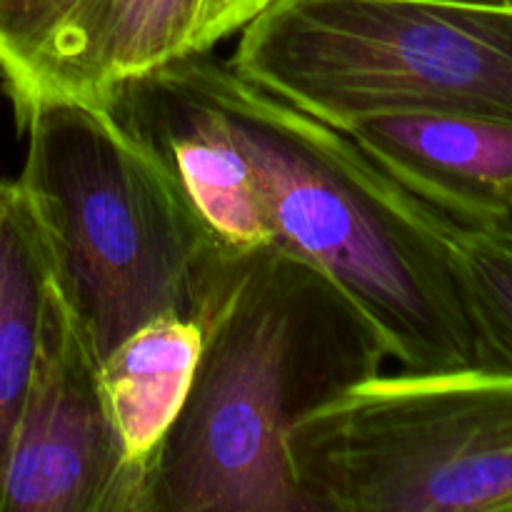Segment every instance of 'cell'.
Listing matches in <instances>:
<instances>
[{
  "label": "cell",
  "mask_w": 512,
  "mask_h": 512,
  "mask_svg": "<svg viewBox=\"0 0 512 512\" xmlns=\"http://www.w3.org/2000/svg\"><path fill=\"white\" fill-rule=\"evenodd\" d=\"M200 325L198 368L155 458L148 512H310L290 435L383 373V338L328 275L275 245L228 260Z\"/></svg>",
  "instance_id": "6da1fadb"
},
{
  "label": "cell",
  "mask_w": 512,
  "mask_h": 512,
  "mask_svg": "<svg viewBox=\"0 0 512 512\" xmlns=\"http://www.w3.org/2000/svg\"><path fill=\"white\" fill-rule=\"evenodd\" d=\"M243 143L275 248L328 275L408 373L490 368L453 245V223L378 168L343 130L185 55Z\"/></svg>",
  "instance_id": "7a4b0ae2"
},
{
  "label": "cell",
  "mask_w": 512,
  "mask_h": 512,
  "mask_svg": "<svg viewBox=\"0 0 512 512\" xmlns=\"http://www.w3.org/2000/svg\"><path fill=\"white\" fill-rule=\"evenodd\" d=\"M20 125L28 153L18 180L43 223L55 288L98 358L158 315L200 320L230 255L113 108L48 95Z\"/></svg>",
  "instance_id": "3957f363"
},
{
  "label": "cell",
  "mask_w": 512,
  "mask_h": 512,
  "mask_svg": "<svg viewBox=\"0 0 512 512\" xmlns=\"http://www.w3.org/2000/svg\"><path fill=\"white\" fill-rule=\"evenodd\" d=\"M228 63L333 128L388 110L512 118V5L273 0Z\"/></svg>",
  "instance_id": "277c9868"
},
{
  "label": "cell",
  "mask_w": 512,
  "mask_h": 512,
  "mask_svg": "<svg viewBox=\"0 0 512 512\" xmlns=\"http://www.w3.org/2000/svg\"><path fill=\"white\" fill-rule=\"evenodd\" d=\"M310 512H512V373L375 375L290 435Z\"/></svg>",
  "instance_id": "5b68a950"
},
{
  "label": "cell",
  "mask_w": 512,
  "mask_h": 512,
  "mask_svg": "<svg viewBox=\"0 0 512 512\" xmlns=\"http://www.w3.org/2000/svg\"><path fill=\"white\" fill-rule=\"evenodd\" d=\"M100 383V358L50 283L28 390L0 478V512H148Z\"/></svg>",
  "instance_id": "8992f818"
},
{
  "label": "cell",
  "mask_w": 512,
  "mask_h": 512,
  "mask_svg": "<svg viewBox=\"0 0 512 512\" xmlns=\"http://www.w3.org/2000/svg\"><path fill=\"white\" fill-rule=\"evenodd\" d=\"M105 103L163 165L220 253L240 258L273 248L253 163L188 58L125 80Z\"/></svg>",
  "instance_id": "52a82bcc"
},
{
  "label": "cell",
  "mask_w": 512,
  "mask_h": 512,
  "mask_svg": "<svg viewBox=\"0 0 512 512\" xmlns=\"http://www.w3.org/2000/svg\"><path fill=\"white\" fill-rule=\"evenodd\" d=\"M338 130L395 183L455 223L512 220V118L388 110L358 115Z\"/></svg>",
  "instance_id": "ba28073f"
},
{
  "label": "cell",
  "mask_w": 512,
  "mask_h": 512,
  "mask_svg": "<svg viewBox=\"0 0 512 512\" xmlns=\"http://www.w3.org/2000/svg\"><path fill=\"white\" fill-rule=\"evenodd\" d=\"M200 5L203 0H80L50 43L28 110L48 95L105 103L125 80L190 55Z\"/></svg>",
  "instance_id": "9c48e42d"
},
{
  "label": "cell",
  "mask_w": 512,
  "mask_h": 512,
  "mask_svg": "<svg viewBox=\"0 0 512 512\" xmlns=\"http://www.w3.org/2000/svg\"><path fill=\"white\" fill-rule=\"evenodd\" d=\"M200 348V320L165 313L140 325L100 360V383L123 453L148 485L155 458L185 408Z\"/></svg>",
  "instance_id": "30bf717a"
},
{
  "label": "cell",
  "mask_w": 512,
  "mask_h": 512,
  "mask_svg": "<svg viewBox=\"0 0 512 512\" xmlns=\"http://www.w3.org/2000/svg\"><path fill=\"white\" fill-rule=\"evenodd\" d=\"M53 283L48 238L20 180H0V478Z\"/></svg>",
  "instance_id": "8fae6325"
},
{
  "label": "cell",
  "mask_w": 512,
  "mask_h": 512,
  "mask_svg": "<svg viewBox=\"0 0 512 512\" xmlns=\"http://www.w3.org/2000/svg\"><path fill=\"white\" fill-rule=\"evenodd\" d=\"M453 245L490 368L512 373V220L453 223Z\"/></svg>",
  "instance_id": "7c38bea8"
},
{
  "label": "cell",
  "mask_w": 512,
  "mask_h": 512,
  "mask_svg": "<svg viewBox=\"0 0 512 512\" xmlns=\"http://www.w3.org/2000/svg\"><path fill=\"white\" fill-rule=\"evenodd\" d=\"M80 0H0V78L23 120L50 43Z\"/></svg>",
  "instance_id": "4fadbf2b"
},
{
  "label": "cell",
  "mask_w": 512,
  "mask_h": 512,
  "mask_svg": "<svg viewBox=\"0 0 512 512\" xmlns=\"http://www.w3.org/2000/svg\"><path fill=\"white\" fill-rule=\"evenodd\" d=\"M273 0H203L195 23L190 55L208 53L215 45L240 33L255 15L263 13Z\"/></svg>",
  "instance_id": "5bb4252c"
},
{
  "label": "cell",
  "mask_w": 512,
  "mask_h": 512,
  "mask_svg": "<svg viewBox=\"0 0 512 512\" xmlns=\"http://www.w3.org/2000/svg\"><path fill=\"white\" fill-rule=\"evenodd\" d=\"M468 3H493V5H512V0H468Z\"/></svg>",
  "instance_id": "9a60e30c"
}]
</instances>
